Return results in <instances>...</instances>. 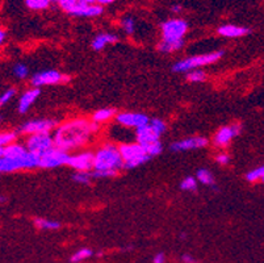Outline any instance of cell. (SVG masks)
<instances>
[{"instance_id": "obj_1", "label": "cell", "mask_w": 264, "mask_h": 263, "mask_svg": "<svg viewBox=\"0 0 264 263\" xmlns=\"http://www.w3.org/2000/svg\"><path fill=\"white\" fill-rule=\"evenodd\" d=\"M99 124L95 121H87L83 119L68 121L66 124L60 125L54 135L55 147L60 150H71L75 147L83 146L94 132L98 131Z\"/></svg>"}, {"instance_id": "obj_2", "label": "cell", "mask_w": 264, "mask_h": 263, "mask_svg": "<svg viewBox=\"0 0 264 263\" xmlns=\"http://www.w3.org/2000/svg\"><path fill=\"white\" fill-rule=\"evenodd\" d=\"M125 162L120 149L106 143L95 153V171H116L124 169Z\"/></svg>"}, {"instance_id": "obj_3", "label": "cell", "mask_w": 264, "mask_h": 263, "mask_svg": "<svg viewBox=\"0 0 264 263\" xmlns=\"http://www.w3.org/2000/svg\"><path fill=\"white\" fill-rule=\"evenodd\" d=\"M121 157L125 162L126 169H134L138 166L146 163L151 157H149L145 147L141 143H124L120 147Z\"/></svg>"}, {"instance_id": "obj_4", "label": "cell", "mask_w": 264, "mask_h": 263, "mask_svg": "<svg viewBox=\"0 0 264 263\" xmlns=\"http://www.w3.org/2000/svg\"><path fill=\"white\" fill-rule=\"evenodd\" d=\"M40 161H41V157L28 150L27 154L21 158H0V171L13 173L17 170L40 167Z\"/></svg>"}, {"instance_id": "obj_5", "label": "cell", "mask_w": 264, "mask_h": 263, "mask_svg": "<svg viewBox=\"0 0 264 263\" xmlns=\"http://www.w3.org/2000/svg\"><path fill=\"white\" fill-rule=\"evenodd\" d=\"M223 56V52H214V53H208V54H200V56H193L189 57L187 60L179 61L174 65L172 70L176 72H189V70L193 68L201 67V66H207V65L214 64L218 60H221V57Z\"/></svg>"}, {"instance_id": "obj_6", "label": "cell", "mask_w": 264, "mask_h": 263, "mask_svg": "<svg viewBox=\"0 0 264 263\" xmlns=\"http://www.w3.org/2000/svg\"><path fill=\"white\" fill-rule=\"evenodd\" d=\"M53 147H55V142H54V137L49 134V133H41V134H32L27 141V149L37 154L38 157H41L42 154H45L46 151L52 150Z\"/></svg>"}, {"instance_id": "obj_7", "label": "cell", "mask_w": 264, "mask_h": 263, "mask_svg": "<svg viewBox=\"0 0 264 263\" xmlns=\"http://www.w3.org/2000/svg\"><path fill=\"white\" fill-rule=\"evenodd\" d=\"M187 30H188V25L183 20H168L162 24L163 41H180L187 33Z\"/></svg>"}, {"instance_id": "obj_8", "label": "cell", "mask_w": 264, "mask_h": 263, "mask_svg": "<svg viewBox=\"0 0 264 263\" xmlns=\"http://www.w3.org/2000/svg\"><path fill=\"white\" fill-rule=\"evenodd\" d=\"M70 155L67 151L60 150L58 147H53L52 150L46 151L45 154L41 155V161H40V167L44 169H54V167H59L62 165H67Z\"/></svg>"}, {"instance_id": "obj_9", "label": "cell", "mask_w": 264, "mask_h": 263, "mask_svg": "<svg viewBox=\"0 0 264 263\" xmlns=\"http://www.w3.org/2000/svg\"><path fill=\"white\" fill-rule=\"evenodd\" d=\"M57 121L41 119V120H30L23 124L19 128L20 133L24 134H41V133H49L55 127Z\"/></svg>"}, {"instance_id": "obj_10", "label": "cell", "mask_w": 264, "mask_h": 263, "mask_svg": "<svg viewBox=\"0 0 264 263\" xmlns=\"http://www.w3.org/2000/svg\"><path fill=\"white\" fill-rule=\"evenodd\" d=\"M68 80V76L62 75L60 72L55 70H48V71L38 72L32 78V84L36 88H40L42 86H50V84H57L60 82H66Z\"/></svg>"}, {"instance_id": "obj_11", "label": "cell", "mask_w": 264, "mask_h": 263, "mask_svg": "<svg viewBox=\"0 0 264 263\" xmlns=\"http://www.w3.org/2000/svg\"><path fill=\"white\" fill-rule=\"evenodd\" d=\"M67 165L72 169H75L78 173L79 171L88 173L92 167H95V154L91 151H84L80 154L71 155Z\"/></svg>"}, {"instance_id": "obj_12", "label": "cell", "mask_w": 264, "mask_h": 263, "mask_svg": "<svg viewBox=\"0 0 264 263\" xmlns=\"http://www.w3.org/2000/svg\"><path fill=\"white\" fill-rule=\"evenodd\" d=\"M117 123H120L124 127L129 128H137L140 129L142 127L150 124V119L144 115V113H133V112H122L117 115Z\"/></svg>"}, {"instance_id": "obj_13", "label": "cell", "mask_w": 264, "mask_h": 263, "mask_svg": "<svg viewBox=\"0 0 264 263\" xmlns=\"http://www.w3.org/2000/svg\"><path fill=\"white\" fill-rule=\"evenodd\" d=\"M103 13V7L99 4H87L79 0L74 9L70 11L68 15L75 16V17H98Z\"/></svg>"}, {"instance_id": "obj_14", "label": "cell", "mask_w": 264, "mask_h": 263, "mask_svg": "<svg viewBox=\"0 0 264 263\" xmlns=\"http://www.w3.org/2000/svg\"><path fill=\"white\" fill-rule=\"evenodd\" d=\"M208 145V139L205 137H191V138L181 139L171 145L172 151H185L193 150V149H200Z\"/></svg>"}, {"instance_id": "obj_15", "label": "cell", "mask_w": 264, "mask_h": 263, "mask_svg": "<svg viewBox=\"0 0 264 263\" xmlns=\"http://www.w3.org/2000/svg\"><path fill=\"white\" fill-rule=\"evenodd\" d=\"M242 127L241 124H234L231 127H223L219 129L214 135V143L218 146H225L227 143L230 142L231 139L234 138L235 135H238L241 133Z\"/></svg>"}, {"instance_id": "obj_16", "label": "cell", "mask_w": 264, "mask_h": 263, "mask_svg": "<svg viewBox=\"0 0 264 263\" xmlns=\"http://www.w3.org/2000/svg\"><path fill=\"white\" fill-rule=\"evenodd\" d=\"M159 135L160 134H158V133L154 131V128L149 124L146 125V127L137 129V142L141 143L142 146H146L149 143L158 142Z\"/></svg>"}, {"instance_id": "obj_17", "label": "cell", "mask_w": 264, "mask_h": 263, "mask_svg": "<svg viewBox=\"0 0 264 263\" xmlns=\"http://www.w3.org/2000/svg\"><path fill=\"white\" fill-rule=\"evenodd\" d=\"M251 30L246 26L233 25V24H227V25H222L218 28V34L227 38H237L247 36Z\"/></svg>"}, {"instance_id": "obj_18", "label": "cell", "mask_w": 264, "mask_h": 263, "mask_svg": "<svg viewBox=\"0 0 264 263\" xmlns=\"http://www.w3.org/2000/svg\"><path fill=\"white\" fill-rule=\"evenodd\" d=\"M40 94H41V91H40V88H33V90H29L27 91L25 94L20 98V102H19V105H17V109H19L20 113H25L28 111V109L32 107V104H33L34 102H36V99L40 96Z\"/></svg>"}, {"instance_id": "obj_19", "label": "cell", "mask_w": 264, "mask_h": 263, "mask_svg": "<svg viewBox=\"0 0 264 263\" xmlns=\"http://www.w3.org/2000/svg\"><path fill=\"white\" fill-rule=\"evenodd\" d=\"M28 153L27 147L19 143H13L9 146H4L0 149V157L1 158H21Z\"/></svg>"}, {"instance_id": "obj_20", "label": "cell", "mask_w": 264, "mask_h": 263, "mask_svg": "<svg viewBox=\"0 0 264 263\" xmlns=\"http://www.w3.org/2000/svg\"><path fill=\"white\" fill-rule=\"evenodd\" d=\"M116 41H117V36H114V34H109V33H103V34L96 36L91 45H92V49L94 50H103L106 45L113 44V42H116Z\"/></svg>"}, {"instance_id": "obj_21", "label": "cell", "mask_w": 264, "mask_h": 263, "mask_svg": "<svg viewBox=\"0 0 264 263\" xmlns=\"http://www.w3.org/2000/svg\"><path fill=\"white\" fill-rule=\"evenodd\" d=\"M114 115H116V111H114L113 108L99 109V111H96V112L94 113L92 121L98 123V124H100V123H106V121H108L109 119H112Z\"/></svg>"}, {"instance_id": "obj_22", "label": "cell", "mask_w": 264, "mask_h": 263, "mask_svg": "<svg viewBox=\"0 0 264 263\" xmlns=\"http://www.w3.org/2000/svg\"><path fill=\"white\" fill-rule=\"evenodd\" d=\"M34 224L38 229L42 230H55L60 228V224L58 221H52V220H45V218H36Z\"/></svg>"}, {"instance_id": "obj_23", "label": "cell", "mask_w": 264, "mask_h": 263, "mask_svg": "<svg viewBox=\"0 0 264 263\" xmlns=\"http://www.w3.org/2000/svg\"><path fill=\"white\" fill-rule=\"evenodd\" d=\"M183 45H184L183 40H180V41H162V44L159 45V50L163 53H172L181 49Z\"/></svg>"}, {"instance_id": "obj_24", "label": "cell", "mask_w": 264, "mask_h": 263, "mask_svg": "<svg viewBox=\"0 0 264 263\" xmlns=\"http://www.w3.org/2000/svg\"><path fill=\"white\" fill-rule=\"evenodd\" d=\"M197 179L203 184H205V186H213V184H214L213 175H211V171L207 169H200L197 171Z\"/></svg>"}, {"instance_id": "obj_25", "label": "cell", "mask_w": 264, "mask_h": 263, "mask_svg": "<svg viewBox=\"0 0 264 263\" xmlns=\"http://www.w3.org/2000/svg\"><path fill=\"white\" fill-rule=\"evenodd\" d=\"M16 139H17V133H15V132H4L0 135V145H1V147L9 146V145L15 143Z\"/></svg>"}, {"instance_id": "obj_26", "label": "cell", "mask_w": 264, "mask_h": 263, "mask_svg": "<svg viewBox=\"0 0 264 263\" xmlns=\"http://www.w3.org/2000/svg\"><path fill=\"white\" fill-rule=\"evenodd\" d=\"M92 256H94V252H92L91 249H88V248L80 249V250H78V252H76L75 254L71 257V262L72 263L82 262V261L87 260V258H90V257H92Z\"/></svg>"}, {"instance_id": "obj_27", "label": "cell", "mask_w": 264, "mask_h": 263, "mask_svg": "<svg viewBox=\"0 0 264 263\" xmlns=\"http://www.w3.org/2000/svg\"><path fill=\"white\" fill-rule=\"evenodd\" d=\"M25 3L30 9L38 11V9H45L46 7H49L50 0H25Z\"/></svg>"}, {"instance_id": "obj_28", "label": "cell", "mask_w": 264, "mask_h": 263, "mask_svg": "<svg viewBox=\"0 0 264 263\" xmlns=\"http://www.w3.org/2000/svg\"><path fill=\"white\" fill-rule=\"evenodd\" d=\"M144 147L149 157H155V155H158L162 153V143L159 142V141L158 142L149 143V145H146V146Z\"/></svg>"}, {"instance_id": "obj_29", "label": "cell", "mask_w": 264, "mask_h": 263, "mask_svg": "<svg viewBox=\"0 0 264 263\" xmlns=\"http://www.w3.org/2000/svg\"><path fill=\"white\" fill-rule=\"evenodd\" d=\"M187 79L192 83H200L205 80V72L201 70H192V71L187 72Z\"/></svg>"}, {"instance_id": "obj_30", "label": "cell", "mask_w": 264, "mask_h": 263, "mask_svg": "<svg viewBox=\"0 0 264 263\" xmlns=\"http://www.w3.org/2000/svg\"><path fill=\"white\" fill-rule=\"evenodd\" d=\"M92 177H94L92 174L79 171V173H76V174H74V175H72V181L75 182V183H79V184H90L91 178Z\"/></svg>"}, {"instance_id": "obj_31", "label": "cell", "mask_w": 264, "mask_h": 263, "mask_svg": "<svg viewBox=\"0 0 264 263\" xmlns=\"http://www.w3.org/2000/svg\"><path fill=\"white\" fill-rule=\"evenodd\" d=\"M180 188L183 190V191H196L197 190L196 179H195V178H192V177L185 178L184 181L181 182Z\"/></svg>"}, {"instance_id": "obj_32", "label": "cell", "mask_w": 264, "mask_h": 263, "mask_svg": "<svg viewBox=\"0 0 264 263\" xmlns=\"http://www.w3.org/2000/svg\"><path fill=\"white\" fill-rule=\"evenodd\" d=\"M264 177V166H261V167H258V169L253 170V171H250L247 174V181L249 182H257L259 179Z\"/></svg>"}, {"instance_id": "obj_33", "label": "cell", "mask_w": 264, "mask_h": 263, "mask_svg": "<svg viewBox=\"0 0 264 263\" xmlns=\"http://www.w3.org/2000/svg\"><path fill=\"white\" fill-rule=\"evenodd\" d=\"M28 71H29V70H28V67L25 66V65L19 64V65H16L15 67H13V74H15V75L17 76L19 79L27 78Z\"/></svg>"}, {"instance_id": "obj_34", "label": "cell", "mask_w": 264, "mask_h": 263, "mask_svg": "<svg viewBox=\"0 0 264 263\" xmlns=\"http://www.w3.org/2000/svg\"><path fill=\"white\" fill-rule=\"evenodd\" d=\"M122 28L128 34H133L134 33V28H136V24H134V20L132 17H125L122 20Z\"/></svg>"}, {"instance_id": "obj_35", "label": "cell", "mask_w": 264, "mask_h": 263, "mask_svg": "<svg viewBox=\"0 0 264 263\" xmlns=\"http://www.w3.org/2000/svg\"><path fill=\"white\" fill-rule=\"evenodd\" d=\"M150 125L154 128V131L157 132L158 134H162L163 132L167 129L166 124H164L162 120H159V119H153V120H150Z\"/></svg>"}, {"instance_id": "obj_36", "label": "cell", "mask_w": 264, "mask_h": 263, "mask_svg": "<svg viewBox=\"0 0 264 263\" xmlns=\"http://www.w3.org/2000/svg\"><path fill=\"white\" fill-rule=\"evenodd\" d=\"M15 94H16V91L13 90V88H9V90L5 91V92L1 95V98H0V105L7 104V103L9 102L13 96H15Z\"/></svg>"}, {"instance_id": "obj_37", "label": "cell", "mask_w": 264, "mask_h": 263, "mask_svg": "<svg viewBox=\"0 0 264 263\" xmlns=\"http://www.w3.org/2000/svg\"><path fill=\"white\" fill-rule=\"evenodd\" d=\"M229 161H230V158L226 154H219L218 157H217V162H218L219 165H227Z\"/></svg>"}, {"instance_id": "obj_38", "label": "cell", "mask_w": 264, "mask_h": 263, "mask_svg": "<svg viewBox=\"0 0 264 263\" xmlns=\"http://www.w3.org/2000/svg\"><path fill=\"white\" fill-rule=\"evenodd\" d=\"M166 262V257L163 253H158V254H155L154 260H153V263H164Z\"/></svg>"}, {"instance_id": "obj_39", "label": "cell", "mask_w": 264, "mask_h": 263, "mask_svg": "<svg viewBox=\"0 0 264 263\" xmlns=\"http://www.w3.org/2000/svg\"><path fill=\"white\" fill-rule=\"evenodd\" d=\"M183 262L184 263H197V260H195L192 256H189V254H184L183 256Z\"/></svg>"}, {"instance_id": "obj_40", "label": "cell", "mask_w": 264, "mask_h": 263, "mask_svg": "<svg viewBox=\"0 0 264 263\" xmlns=\"http://www.w3.org/2000/svg\"><path fill=\"white\" fill-rule=\"evenodd\" d=\"M171 11L175 12V13H179V12L181 11V7L180 5H174V7L171 8Z\"/></svg>"}, {"instance_id": "obj_41", "label": "cell", "mask_w": 264, "mask_h": 263, "mask_svg": "<svg viewBox=\"0 0 264 263\" xmlns=\"http://www.w3.org/2000/svg\"><path fill=\"white\" fill-rule=\"evenodd\" d=\"M5 40V30L1 29L0 30V42H3Z\"/></svg>"}, {"instance_id": "obj_42", "label": "cell", "mask_w": 264, "mask_h": 263, "mask_svg": "<svg viewBox=\"0 0 264 263\" xmlns=\"http://www.w3.org/2000/svg\"><path fill=\"white\" fill-rule=\"evenodd\" d=\"M82 1L87 4H98V0H82Z\"/></svg>"}, {"instance_id": "obj_43", "label": "cell", "mask_w": 264, "mask_h": 263, "mask_svg": "<svg viewBox=\"0 0 264 263\" xmlns=\"http://www.w3.org/2000/svg\"><path fill=\"white\" fill-rule=\"evenodd\" d=\"M262 182H263V183H264V177H263V178H262Z\"/></svg>"}, {"instance_id": "obj_44", "label": "cell", "mask_w": 264, "mask_h": 263, "mask_svg": "<svg viewBox=\"0 0 264 263\" xmlns=\"http://www.w3.org/2000/svg\"><path fill=\"white\" fill-rule=\"evenodd\" d=\"M57 1H59V0H57Z\"/></svg>"}]
</instances>
